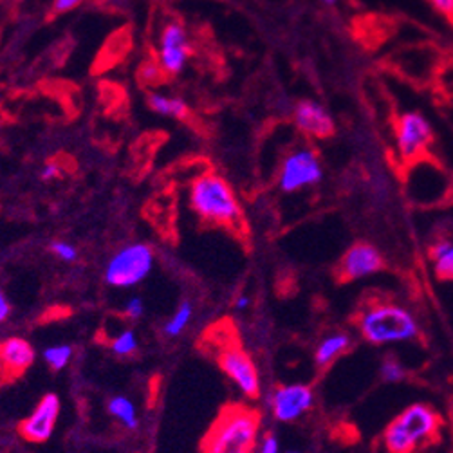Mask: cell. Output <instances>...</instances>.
<instances>
[{
    "mask_svg": "<svg viewBox=\"0 0 453 453\" xmlns=\"http://www.w3.org/2000/svg\"><path fill=\"white\" fill-rule=\"evenodd\" d=\"M163 74H165V73H163V69L159 67L157 62H149V64H145L143 69H142V78H143V81H147V83H157Z\"/></svg>",
    "mask_w": 453,
    "mask_h": 453,
    "instance_id": "obj_25",
    "label": "cell"
},
{
    "mask_svg": "<svg viewBox=\"0 0 453 453\" xmlns=\"http://www.w3.org/2000/svg\"><path fill=\"white\" fill-rule=\"evenodd\" d=\"M190 316H192V305L188 303V302H185L183 305H180L179 309H177V312L173 314V319L166 324V334L168 336H175V334H179L180 331H183L185 327H187V324H188V320H190Z\"/></svg>",
    "mask_w": 453,
    "mask_h": 453,
    "instance_id": "obj_19",
    "label": "cell"
},
{
    "mask_svg": "<svg viewBox=\"0 0 453 453\" xmlns=\"http://www.w3.org/2000/svg\"><path fill=\"white\" fill-rule=\"evenodd\" d=\"M35 352L22 338H12L0 343V378L10 383L20 378L33 364Z\"/></svg>",
    "mask_w": 453,
    "mask_h": 453,
    "instance_id": "obj_14",
    "label": "cell"
},
{
    "mask_svg": "<svg viewBox=\"0 0 453 453\" xmlns=\"http://www.w3.org/2000/svg\"><path fill=\"white\" fill-rule=\"evenodd\" d=\"M324 4H329V6H333V4H336V0H322Z\"/></svg>",
    "mask_w": 453,
    "mask_h": 453,
    "instance_id": "obj_32",
    "label": "cell"
},
{
    "mask_svg": "<svg viewBox=\"0 0 453 453\" xmlns=\"http://www.w3.org/2000/svg\"><path fill=\"white\" fill-rule=\"evenodd\" d=\"M85 0H55L53 4V13L62 15V13H69L73 10H76L78 6H81Z\"/></svg>",
    "mask_w": 453,
    "mask_h": 453,
    "instance_id": "obj_26",
    "label": "cell"
},
{
    "mask_svg": "<svg viewBox=\"0 0 453 453\" xmlns=\"http://www.w3.org/2000/svg\"><path fill=\"white\" fill-rule=\"evenodd\" d=\"M203 342H206V352H210L226 376H230L241 390L257 399L260 395L258 372L250 354L242 349L237 329L230 322H217L210 327Z\"/></svg>",
    "mask_w": 453,
    "mask_h": 453,
    "instance_id": "obj_4",
    "label": "cell"
},
{
    "mask_svg": "<svg viewBox=\"0 0 453 453\" xmlns=\"http://www.w3.org/2000/svg\"><path fill=\"white\" fill-rule=\"evenodd\" d=\"M149 107L156 114L173 118V119H187L190 116V107L183 98H175V96H166L159 93L149 95Z\"/></svg>",
    "mask_w": 453,
    "mask_h": 453,
    "instance_id": "obj_17",
    "label": "cell"
},
{
    "mask_svg": "<svg viewBox=\"0 0 453 453\" xmlns=\"http://www.w3.org/2000/svg\"><path fill=\"white\" fill-rule=\"evenodd\" d=\"M394 134L397 154L409 165L423 159L434 143L432 125L421 112H404L397 116Z\"/></svg>",
    "mask_w": 453,
    "mask_h": 453,
    "instance_id": "obj_8",
    "label": "cell"
},
{
    "mask_svg": "<svg viewBox=\"0 0 453 453\" xmlns=\"http://www.w3.org/2000/svg\"><path fill=\"white\" fill-rule=\"evenodd\" d=\"M428 4L453 26V0H428Z\"/></svg>",
    "mask_w": 453,
    "mask_h": 453,
    "instance_id": "obj_24",
    "label": "cell"
},
{
    "mask_svg": "<svg viewBox=\"0 0 453 453\" xmlns=\"http://www.w3.org/2000/svg\"><path fill=\"white\" fill-rule=\"evenodd\" d=\"M439 280H453V241L441 237L428 250Z\"/></svg>",
    "mask_w": 453,
    "mask_h": 453,
    "instance_id": "obj_16",
    "label": "cell"
},
{
    "mask_svg": "<svg viewBox=\"0 0 453 453\" xmlns=\"http://www.w3.org/2000/svg\"><path fill=\"white\" fill-rule=\"evenodd\" d=\"M350 349V336L345 333H336L327 336L319 349H316L314 354V361L316 367H319L320 372H326L327 369H331V365L338 357H342L347 350Z\"/></svg>",
    "mask_w": 453,
    "mask_h": 453,
    "instance_id": "obj_15",
    "label": "cell"
},
{
    "mask_svg": "<svg viewBox=\"0 0 453 453\" xmlns=\"http://www.w3.org/2000/svg\"><path fill=\"white\" fill-rule=\"evenodd\" d=\"M352 324L372 345L412 342L421 338V327L412 311L390 296L367 295L354 309Z\"/></svg>",
    "mask_w": 453,
    "mask_h": 453,
    "instance_id": "obj_1",
    "label": "cell"
},
{
    "mask_svg": "<svg viewBox=\"0 0 453 453\" xmlns=\"http://www.w3.org/2000/svg\"><path fill=\"white\" fill-rule=\"evenodd\" d=\"M58 414H60L58 397L55 394L43 395L35 409V412L20 423L19 432L29 442L48 441L55 430Z\"/></svg>",
    "mask_w": 453,
    "mask_h": 453,
    "instance_id": "obj_12",
    "label": "cell"
},
{
    "mask_svg": "<svg viewBox=\"0 0 453 453\" xmlns=\"http://www.w3.org/2000/svg\"><path fill=\"white\" fill-rule=\"evenodd\" d=\"M293 119L296 128L307 138L329 140L336 132V125L329 111L314 100H302L295 105Z\"/></svg>",
    "mask_w": 453,
    "mask_h": 453,
    "instance_id": "obj_11",
    "label": "cell"
},
{
    "mask_svg": "<svg viewBox=\"0 0 453 453\" xmlns=\"http://www.w3.org/2000/svg\"><path fill=\"white\" fill-rule=\"evenodd\" d=\"M192 57V43L183 24L168 22L161 35L157 45V64L165 74L183 73Z\"/></svg>",
    "mask_w": 453,
    "mask_h": 453,
    "instance_id": "obj_10",
    "label": "cell"
},
{
    "mask_svg": "<svg viewBox=\"0 0 453 453\" xmlns=\"http://www.w3.org/2000/svg\"><path fill=\"white\" fill-rule=\"evenodd\" d=\"M235 305H237V309H246V307L250 305V298H246V296H241V298H237Z\"/></svg>",
    "mask_w": 453,
    "mask_h": 453,
    "instance_id": "obj_31",
    "label": "cell"
},
{
    "mask_svg": "<svg viewBox=\"0 0 453 453\" xmlns=\"http://www.w3.org/2000/svg\"><path fill=\"white\" fill-rule=\"evenodd\" d=\"M262 453H279V442H277V439H275L273 434H267V435L264 437Z\"/></svg>",
    "mask_w": 453,
    "mask_h": 453,
    "instance_id": "obj_29",
    "label": "cell"
},
{
    "mask_svg": "<svg viewBox=\"0 0 453 453\" xmlns=\"http://www.w3.org/2000/svg\"><path fill=\"white\" fill-rule=\"evenodd\" d=\"M71 354H73V349L69 345H60V347H51L43 352L45 356V361L55 369V371H60L64 369L69 359H71Z\"/></svg>",
    "mask_w": 453,
    "mask_h": 453,
    "instance_id": "obj_20",
    "label": "cell"
},
{
    "mask_svg": "<svg viewBox=\"0 0 453 453\" xmlns=\"http://www.w3.org/2000/svg\"><path fill=\"white\" fill-rule=\"evenodd\" d=\"M324 177L322 159L314 149L300 147L289 152L279 172V188L286 194L300 192L319 185Z\"/></svg>",
    "mask_w": 453,
    "mask_h": 453,
    "instance_id": "obj_7",
    "label": "cell"
},
{
    "mask_svg": "<svg viewBox=\"0 0 453 453\" xmlns=\"http://www.w3.org/2000/svg\"><path fill=\"white\" fill-rule=\"evenodd\" d=\"M260 412L241 403H230L219 412L206 432L203 453H255Z\"/></svg>",
    "mask_w": 453,
    "mask_h": 453,
    "instance_id": "obj_3",
    "label": "cell"
},
{
    "mask_svg": "<svg viewBox=\"0 0 453 453\" xmlns=\"http://www.w3.org/2000/svg\"><path fill=\"white\" fill-rule=\"evenodd\" d=\"M381 376L385 381L395 383V381H401L406 376V372L395 357H387L381 365Z\"/></svg>",
    "mask_w": 453,
    "mask_h": 453,
    "instance_id": "obj_21",
    "label": "cell"
},
{
    "mask_svg": "<svg viewBox=\"0 0 453 453\" xmlns=\"http://www.w3.org/2000/svg\"><path fill=\"white\" fill-rule=\"evenodd\" d=\"M135 347H138V343H135L132 331H125L112 342V350L116 354H130L135 350Z\"/></svg>",
    "mask_w": 453,
    "mask_h": 453,
    "instance_id": "obj_22",
    "label": "cell"
},
{
    "mask_svg": "<svg viewBox=\"0 0 453 453\" xmlns=\"http://www.w3.org/2000/svg\"><path fill=\"white\" fill-rule=\"evenodd\" d=\"M125 314L128 316L130 320H138L140 316L143 314V302L142 298H132L127 307H125Z\"/></svg>",
    "mask_w": 453,
    "mask_h": 453,
    "instance_id": "obj_27",
    "label": "cell"
},
{
    "mask_svg": "<svg viewBox=\"0 0 453 453\" xmlns=\"http://www.w3.org/2000/svg\"><path fill=\"white\" fill-rule=\"evenodd\" d=\"M152 265L154 251L149 244H128L109 260L105 280L114 288H132L150 275Z\"/></svg>",
    "mask_w": 453,
    "mask_h": 453,
    "instance_id": "obj_6",
    "label": "cell"
},
{
    "mask_svg": "<svg viewBox=\"0 0 453 453\" xmlns=\"http://www.w3.org/2000/svg\"><path fill=\"white\" fill-rule=\"evenodd\" d=\"M190 206L204 220L220 224L234 232L244 230V213L241 203L228 185L217 173H204L190 187Z\"/></svg>",
    "mask_w": 453,
    "mask_h": 453,
    "instance_id": "obj_5",
    "label": "cell"
},
{
    "mask_svg": "<svg viewBox=\"0 0 453 453\" xmlns=\"http://www.w3.org/2000/svg\"><path fill=\"white\" fill-rule=\"evenodd\" d=\"M312 388L307 385L279 387L271 397L273 412L280 421H295L312 406Z\"/></svg>",
    "mask_w": 453,
    "mask_h": 453,
    "instance_id": "obj_13",
    "label": "cell"
},
{
    "mask_svg": "<svg viewBox=\"0 0 453 453\" xmlns=\"http://www.w3.org/2000/svg\"><path fill=\"white\" fill-rule=\"evenodd\" d=\"M442 418L430 404L416 403L390 421L381 435L385 453H419L441 439Z\"/></svg>",
    "mask_w": 453,
    "mask_h": 453,
    "instance_id": "obj_2",
    "label": "cell"
},
{
    "mask_svg": "<svg viewBox=\"0 0 453 453\" xmlns=\"http://www.w3.org/2000/svg\"><path fill=\"white\" fill-rule=\"evenodd\" d=\"M51 251H53L58 258H62L64 262H74L76 257H78L76 248H74L73 244L65 242V241H55V242L51 244Z\"/></svg>",
    "mask_w": 453,
    "mask_h": 453,
    "instance_id": "obj_23",
    "label": "cell"
},
{
    "mask_svg": "<svg viewBox=\"0 0 453 453\" xmlns=\"http://www.w3.org/2000/svg\"><path fill=\"white\" fill-rule=\"evenodd\" d=\"M109 412L112 416H116L121 423H125L128 428H135L138 426V419H135V411L134 404L125 399V397H114L109 403Z\"/></svg>",
    "mask_w": 453,
    "mask_h": 453,
    "instance_id": "obj_18",
    "label": "cell"
},
{
    "mask_svg": "<svg viewBox=\"0 0 453 453\" xmlns=\"http://www.w3.org/2000/svg\"><path fill=\"white\" fill-rule=\"evenodd\" d=\"M62 175V168L57 165V163H48V165H43V168H42V172H40V177L43 179V180H53V179H58Z\"/></svg>",
    "mask_w": 453,
    "mask_h": 453,
    "instance_id": "obj_28",
    "label": "cell"
},
{
    "mask_svg": "<svg viewBox=\"0 0 453 453\" xmlns=\"http://www.w3.org/2000/svg\"><path fill=\"white\" fill-rule=\"evenodd\" d=\"M8 314H10V303L4 296V293L0 291V324H3L8 319Z\"/></svg>",
    "mask_w": 453,
    "mask_h": 453,
    "instance_id": "obj_30",
    "label": "cell"
},
{
    "mask_svg": "<svg viewBox=\"0 0 453 453\" xmlns=\"http://www.w3.org/2000/svg\"><path fill=\"white\" fill-rule=\"evenodd\" d=\"M385 269L381 251L369 242H354L336 264L334 277L338 284H349L380 273Z\"/></svg>",
    "mask_w": 453,
    "mask_h": 453,
    "instance_id": "obj_9",
    "label": "cell"
}]
</instances>
